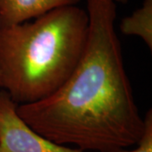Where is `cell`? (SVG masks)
Here are the masks:
<instances>
[{
	"label": "cell",
	"mask_w": 152,
	"mask_h": 152,
	"mask_svg": "<svg viewBox=\"0 0 152 152\" xmlns=\"http://www.w3.org/2000/svg\"><path fill=\"white\" fill-rule=\"evenodd\" d=\"M86 2L88 37L75 69L54 93L17 106V113L33 130L58 145L86 152H118L139 143L145 121L115 31V1Z\"/></svg>",
	"instance_id": "6da1fadb"
},
{
	"label": "cell",
	"mask_w": 152,
	"mask_h": 152,
	"mask_svg": "<svg viewBox=\"0 0 152 152\" xmlns=\"http://www.w3.org/2000/svg\"><path fill=\"white\" fill-rule=\"evenodd\" d=\"M89 17L76 5L33 22L0 26V85L19 105L51 96L69 77L86 48Z\"/></svg>",
	"instance_id": "7a4b0ae2"
},
{
	"label": "cell",
	"mask_w": 152,
	"mask_h": 152,
	"mask_svg": "<svg viewBox=\"0 0 152 152\" xmlns=\"http://www.w3.org/2000/svg\"><path fill=\"white\" fill-rule=\"evenodd\" d=\"M17 106L0 89V152H86L39 134L20 118Z\"/></svg>",
	"instance_id": "3957f363"
},
{
	"label": "cell",
	"mask_w": 152,
	"mask_h": 152,
	"mask_svg": "<svg viewBox=\"0 0 152 152\" xmlns=\"http://www.w3.org/2000/svg\"><path fill=\"white\" fill-rule=\"evenodd\" d=\"M80 0H0V26L21 24Z\"/></svg>",
	"instance_id": "277c9868"
},
{
	"label": "cell",
	"mask_w": 152,
	"mask_h": 152,
	"mask_svg": "<svg viewBox=\"0 0 152 152\" xmlns=\"http://www.w3.org/2000/svg\"><path fill=\"white\" fill-rule=\"evenodd\" d=\"M120 31L126 36H135L141 38L146 46L152 50V0H144L140 8L131 15L123 19Z\"/></svg>",
	"instance_id": "5b68a950"
},
{
	"label": "cell",
	"mask_w": 152,
	"mask_h": 152,
	"mask_svg": "<svg viewBox=\"0 0 152 152\" xmlns=\"http://www.w3.org/2000/svg\"><path fill=\"white\" fill-rule=\"evenodd\" d=\"M145 129L140 140L133 150L124 149L118 152H152V110L150 109L145 118Z\"/></svg>",
	"instance_id": "8992f818"
},
{
	"label": "cell",
	"mask_w": 152,
	"mask_h": 152,
	"mask_svg": "<svg viewBox=\"0 0 152 152\" xmlns=\"http://www.w3.org/2000/svg\"><path fill=\"white\" fill-rule=\"evenodd\" d=\"M115 2H118V3H127L129 0H114Z\"/></svg>",
	"instance_id": "52a82bcc"
},
{
	"label": "cell",
	"mask_w": 152,
	"mask_h": 152,
	"mask_svg": "<svg viewBox=\"0 0 152 152\" xmlns=\"http://www.w3.org/2000/svg\"><path fill=\"white\" fill-rule=\"evenodd\" d=\"M0 89H1V85H0Z\"/></svg>",
	"instance_id": "ba28073f"
}]
</instances>
